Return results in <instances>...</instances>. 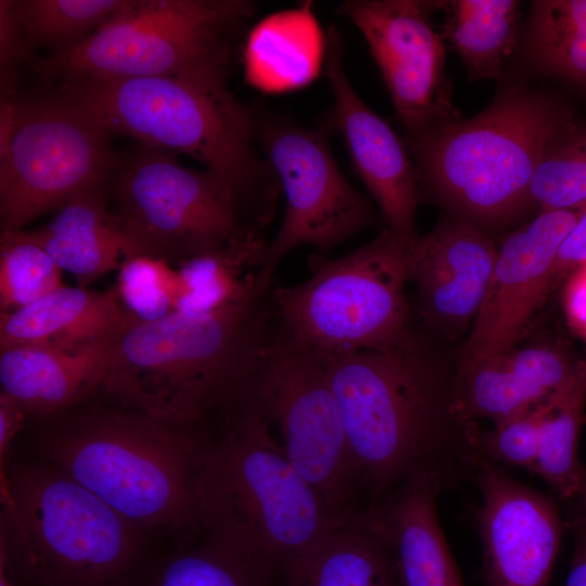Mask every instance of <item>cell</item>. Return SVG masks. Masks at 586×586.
<instances>
[{"instance_id": "obj_1", "label": "cell", "mask_w": 586, "mask_h": 586, "mask_svg": "<svg viewBox=\"0 0 586 586\" xmlns=\"http://www.w3.org/2000/svg\"><path fill=\"white\" fill-rule=\"evenodd\" d=\"M321 356L368 507L416 474L445 487L475 476L482 458L472 423L455 412V377L413 335L390 349Z\"/></svg>"}, {"instance_id": "obj_2", "label": "cell", "mask_w": 586, "mask_h": 586, "mask_svg": "<svg viewBox=\"0 0 586 586\" xmlns=\"http://www.w3.org/2000/svg\"><path fill=\"white\" fill-rule=\"evenodd\" d=\"M41 460L139 527L174 537L200 533L195 483L206 442L182 425L125 407H94L39 419Z\"/></svg>"}, {"instance_id": "obj_3", "label": "cell", "mask_w": 586, "mask_h": 586, "mask_svg": "<svg viewBox=\"0 0 586 586\" xmlns=\"http://www.w3.org/2000/svg\"><path fill=\"white\" fill-rule=\"evenodd\" d=\"M272 290L208 313L133 319L112 345L101 391L117 406L182 425L225 407L271 339Z\"/></svg>"}, {"instance_id": "obj_4", "label": "cell", "mask_w": 586, "mask_h": 586, "mask_svg": "<svg viewBox=\"0 0 586 586\" xmlns=\"http://www.w3.org/2000/svg\"><path fill=\"white\" fill-rule=\"evenodd\" d=\"M58 91L85 105L112 133L188 154L225 179L251 219L266 226L281 186L254 148V107L227 85L181 77L79 78Z\"/></svg>"}, {"instance_id": "obj_5", "label": "cell", "mask_w": 586, "mask_h": 586, "mask_svg": "<svg viewBox=\"0 0 586 586\" xmlns=\"http://www.w3.org/2000/svg\"><path fill=\"white\" fill-rule=\"evenodd\" d=\"M220 441L206 442L196 483L204 538L283 571L339 523L253 415L230 408ZM345 523V522H344Z\"/></svg>"}, {"instance_id": "obj_6", "label": "cell", "mask_w": 586, "mask_h": 586, "mask_svg": "<svg viewBox=\"0 0 586 586\" xmlns=\"http://www.w3.org/2000/svg\"><path fill=\"white\" fill-rule=\"evenodd\" d=\"M0 550L20 586H132L142 531L54 466L0 470Z\"/></svg>"}, {"instance_id": "obj_7", "label": "cell", "mask_w": 586, "mask_h": 586, "mask_svg": "<svg viewBox=\"0 0 586 586\" xmlns=\"http://www.w3.org/2000/svg\"><path fill=\"white\" fill-rule=\"evenodd\" d=\"M566 112L545 93L509 88L473 117L408 136L420 193L475 225L511 218L531 203L543 148Z\"/></svg>"}, {"instance_id": "obj_8", "label": "cell", "mask_w": 586, "mask_h": 586, "mask_svg": "<svg viewBox=\"0 0 586 586\" xmlns=\"http://www.w3.org/2000/svg\"><path fill=\"white\" fill-rule=\"evenodd\" d=\"M246 0H127L81 42L27 60L47 79L181 77L227 85Z\"/></svg>"}, {"instance_id": "obj_9", "label": "cell", "mask_w": 586, "mask_h": 586, "mask_svg": "<svg viewBox=\"0 0 586 586\" xmlns=\"http://www.w3.org/2000/svg\"><path fill=\"white\" fill-rule=\"evenodd\" d=\"M409 244L384 229L345 256L311 254L305 282L272 290L280 331L323 356L390 349L407 342L412 335L405 297Z\"/></svg>"}, {"instance_id": "obj_10", "label": "cell", "mask_w": 586, "mask_h": 586, "mask_svg": "<svg viewBox=\"0 0 586 586\" xmlns=\"http://www.w3.org/2000/svg\"><path fill=\"white\" fill-rule=\"evenodd\" d=\"M227 406L259 420L339 523L359 513L354 497L361 485L321 355L277 328Z\"/></svg>"}, {"instance_id": "obj_11", "label": "cell", "mask_w": 586, "mask_h": 586, "mask_svg": "<svg viewBox=\"0 0 586 586\" xmlns=\"http://www.w3.org/2000/svg\"><path fill=\"white\" fill-rule=\"evenodd\" d=\"M106 190L126 258L179 264L262 232L225 179L186 168L161 148L140 143L117 157Z\"/></svg>"}, {"instance_id": "obj_12", "label": "cell", "mask_w": 586, "mask_h": 586, "mask_svg": "<svg viewBox=\"0 0 586 586\" xmlns=\"http://www.w3.org/2000/svg\"><path fill=\"white\" fill-rule=\"evenodd\" d=\"M110 137L85 105L58 90L16 99L0 153L1 232L23 230L78 193L106 186L117 158Z\"/></svg>"}, {"instance_id": "obj_13", "label": "cell", "mask_w": 586, "mask_h": 586, "mask_svg": "<svg viewBox=\"0 0 586 586\" xmlns=\"http://www.w3.org/2000/svg\"><path fill=\"white\" fill-rule=\"evenodd\" d=\"M255 137L285 195V215L267 242L260 279L272 284L279 263L295 247L311 245L326 254L378 216L369 201L342 176L324 136L254 107Z\"/></svg>"}, {"instance_id": "obj_14", "label": "cell", "mask_w": 586, "mask_h": 586, "mask_svg": "<svg viewBox=\"0 0 586 586\" xmlns=\"http://www.w3.org/2000/svg\"><path fill=\"white\" fill-rule=\"evenodd\" d=\"M440 9L423 0H347L336 9L365 37L408 136L461 117L431 20Z\"/></svg>"}, {"instance_id": "obj_15", "label": "cell", "mask_w": 586, "mask_h": 586, "mask_svg": "<svg viewBox=\"0 0 586 586\" xmlns=\"http://www.w3.org/2000/svg\"><path fill=\"white\" fill-rule=\"evenodd\" d=\"M586 207L540 212L498 249L483 303L471 326L460 365L517 346L528 322L555 289L557 251Z\"/></svg>"}, {"instance_id": "obj_16", "label": "cell", "mask_w": 586, "mask_h": 586, "mask_svg": "<svg viewBox=\"0 0 586 586\" xmlns=\"http://www.w3.org/2000/svg\"><path fill=\"white\" fill-rule=\"evenodd\" d=\"M476 524L488 586H547L562 524L552 500L482 459Z\"/></svg>"}, {"instance_id": "obj_17", "label": "cell", "mask_w": 586, "mask_h": 586, "mask_svg": "<svg viewBox=\"0 0 586 586\" xmlns=\"http://www.w3.org/2000/svg\"><path fill=\"white\" fill-rule=\"evenodd\" d=\"M323 64L334 104L331 123L343 136L352 162L381 209L391 232L416 240L421 196L418 173L406 145L392 127L358 97L343 65V39L335 25L326 35Z\"/></svg>"}, {"instance_id": "obj_18", "label": "cell", "mask_w": 586, "mask_h": 586, "mask_svg": "<svg viewBox=\"0 0 586 586\" xmlns=\"http://www.w3.org/2000/svg\"><path fill=\"white\" fill-rule=\"evenodd\" d=\"M497 254L491 238L463 218H444L410 242V281L418 290L422 319L450 337L471 327Z\"/></svg>"}, {"instance_id": "obj_19", "label": "cell", "mask_w": 586, "mask_h": 586, "mask_svg": "<svg viewBox=\"0 0 586 586\" xmlns=\"http://www.w3.org/2000/svg\"><path fill=\"white\" fill-rule=\"evenodd\" d=\"M445 488L434 474H416L361 511L388 549L400 586H463L437 518Z\"/></svg>"}, {"instance_id": "obj_20", "label": "cell", "mask_w": 586, "mask_h": 586, "mask_svg": "<svg viewBox=\"0 0 586 586\" xmlns=\"http://www.w3.org/2000/svg\"><path fill=\"white\" fill-rule=\"evenodd\" d=\"M577 361L558 346L534 344L459 365L455 412L466 424L479 418L498 423L546 399L568 380Z\"/></svg>"}, {"instance_id": "obj_21", "label": "cell", "mask_w": 586, "mask_h": 586, "mask_svg": "<svg viewBox=\"0 0 586 586\" xmlns=\"http://www.w3.org/2000/svg\"><path fill=\"white\" fill-rule=\"evenodd\" d=\"M133 319L116 285L104 292L62 285L27 306L0 311V351L87 352L112 345Z\"/></svg>"}, {"instance_id": "obj_22", "label": "cell", "mask_w": 586, "mask_h": 586, "mask_svg": "<svg viewBox=\"0 0 586 586\" xmlns=\"http://www.w3.org/2000/svg\"><path fill=\"white\" fill-rule=\"evenodd\" d=\"M112 345L81 353L39 347L2 349L1 392L38 420L72 411L101 390Z\"/></svg>"}, {"instance_id": "obj_23", "label": "cell", "mask_w": 586, "mask_h": 586, "mask_svg": "<svg viewBox=\"0 0 586 586\" xmlns=\"http://www.w3.org/2000/svg\"><path fill=\"white\" fill-rule=\"evenodd\" d=\"M106 186L78 193L50 222L23 230L62 270L74 275L81 288L118 270L120 257L125 259L127 254L126 241L109 208Z\"/></svg>"}, {"instance_id": "obj_24", "label": "cell", "mask_w": 586, "mask_h": 586, "mask_svg": "<svg viewBox=\"0 0 586 586\" xmlns=\"http://www.w3.org/2000/svg\"><path fill=\"white\" fill-rule=\"evenodd\" d=\"M324 48L310 1L270 14L249 33L243 50L245 79L268 93L300 89L319 74Z\"/></svg>"}, {"instance_id": "obj_25", "label": "cell", "mask_w": 586, "mask_h": 586, "mask_svg": "<svg viewBox=\"0 0 586 586\" xmlns=\"http://www.w3.org/2000/svg\"><path fill=\"white\" fill-rule=\"evenodd\" d=\"M281 575L283 586H400L388 549L360 512L330 530Z\"/></svg>"}, {"instance_id": "obj_26", "label": "cell", "mask_w": 586, "mask_h": 586, "mask_svg": "<svg viewBox=\"0 0 586 586\" xmlns=\"http://www.w3.org/2000/svg\"><path fill=\"white\" fill-rule=\"evenodd\" d=\"M266 243L262 232H249L212 253L177 264L176 310L208 313L269 293L273 284L260 280Z\"/></svg>"}, {"instance_id": "obj_27", "label": "cell", "mask_w": 586, "mask_h": 586, "mask_svg": "<svg viewBox=\"0 0 586 586\" xmlns=\"http://www.w3.org/2000/svg\"><path fill=\"white\" fill-rule=\"evenodd\" d=\"M520 2L441 1L446 13L442 37L461 58L471 79L500 78L514 49Z\"/></svg>"}, {"instance_id": "obj_28", "label": "cell", "mask_w": 586, "mask_h": 586, "mask_svg": "<svg viewBox=\"0 0 586 586\" xmlns=\"http://www.w3.org/2000/svg\"><path fill=\"white\" fill-rule=\"evenodd\" d=\"M543 438L535 473L562 499L578 494L585 469L577 444L586 407V359H578L568 380L547 397Z\"/></svg>"}, {"instance_id": "obj_29", "label": "cell", "mask_w": 586, "mask_h": 586, "mask_svg": "<svg viewBox=\"0 0 586 586\" xmlns=\"http://www.w3.org/2000/svg\"><path fill=\"white\" fill-rule=\"evenodd\" d=\"M126 1H1V15L11 25L23 58L34 46H55V52H59L81 42L119 11Z\"/></svg>"}, {"instance_id": "obj_30", "label": "cell", "mask_w": 586, "mask_h": 586, "mask_svg": "<svg viewBox=\"0 0 586 586\" xmlns=\"http://www.w3.org/2000/svg\"><path fill=\"white\" fill-rule=\"evenodd\" d=\"M526 49L546 74L586 90V0L532 1Z\"/></svg>"}, {"instance_id": "obj_31", "label": "cell", "mask_w": 586, "mask_h": 586, "mask_svg": "<svg viewBox=\"0 0 586 586\" xmlns=\"http://www.w3.org/2000/svg\"><path fill=\"white\" fill-rule=\"evenodd\" d=\"M530 201L540 212L586 207V123L574 119L569 112L543 148Z\"/></svg>"}, {"instance_id": "obj_32", "label": "cell", "mask_w": 586, "mask_h": 586, "mask_svg": "<svg viewBox=\"0 0 586 586\" xmlns=\"http://www.w3.org/2000/svg\"><path fill=\"white\" fill-rule=\"evenodd\" d=\"M275 575L264 564L204 538L162 560L143 586H272Z\"/></svg>"}, {"instance_id": "obj_33", "label": "cell", "mask_w": 586, "mask_h": 586, "mask_svg": "<svg viewBox=\"0 0 586 586\" xmlns=\"http://www.w3.org/2000/svg\"><path fill=\"white\" fill-rule=\"evenodd\" d=\"M61 273L62 269L23 230L1 232V311L27 306L64 285Z\"/></svg>"}, {"instance_id": "obj_34", "label": "cell", "mask_w": 586, "mask_h": 586, "mask_svg": "<svg viewBox=\"0 0 586 586\" xmlns=\"http://www.w3.org/2000/svg\"><path fill=\"white\" fill-rule=\"evenodd\" d=\"M547 398L483 431L470 426V440L481 456L494 463H506L535 471L542 445Z\"/></svg>"}, {"instance_id": "obj_35", "label": "cell", "mask_w": 586, "mask_h": 586, "mask_svg": "<svg viewBox=\"0 0 586 586\" xmlns=\"http://www.w3.org/2000/svg\"><path fill=\"white\" fill-rule=\"evenodd\" d=\"M116 288L126 309L139 321H154L176 310L180 293L177 271L166 262L148 257L125 258Z\"/></svg>"}, {"instance_id": "obj_36", "label": "cell", "mask_w": 586, "mask_h": 586, "mask_svg": "<svg viewBox=\"0 0 586 586\" xmlns=\"http://www.w3.org/2000/svg\"><path fill=\"white\" fill-rule=\"evenodd\" d=\"M586 264V211L561 242L553 262V286L569 272Z\"/></svg>"}, {"instance_id": "obj_37", "label": "cell", "mask_w": 586, "mask_h": 586, "mask_svg": "<svg viewBox=\"0 0 586 586\" xmlns=\"http://www.w3.org/2000/svg\"><path fill=\"white\" fill-rule=\"evenodd\" d=\"M564 309L573 330L586 337V264L576 268L569 278Z\"/></svg>"}, {"instance_id": "obj_38", "label": "cell", "mask_w": 586, "mask_h": 586, "mask_svg": "<svg viewBox=\"0 0 586 586\" xmlns=\"http://www.w3.org/2000/svg\"><path fill=\"white\" fill-rule=\"evenodd\" d=\"M28 417L7 394L0 392V470L7 466V454Z\"/></svg>"}, {"instance_id": "obj_39", "label": "cell", "mask_w": 586, "mask_h": 586, "mask_svg": "<svg viewBox=\"0 0 586 586\" xmlns=\"http://www.w3.org/2000/svg\"><path fill=\"white\" fill-rule=\"evenodd\" d=\"M565 586H586V523L574 527V547Z\"/></svg>"}, {"instance_id": "obj_40", "label": "cell", "mask_w": 586, "mask_h": 586, "mask_svg": "<svg viewBox=\"0 0 586 586\" xmlns=\"http://www.w3.org/2000/svg\"><path fill=\"white\" fill-rule=\"evenodd\" d=\"M0 586H20L11 574L4 553L0 550Z\"/></svg>"}, {"instance_id": "obj_41", "label": "cell", "mask_w": 586, "mask_h": 586, "mask_svg": "<svg viewBox=\"0 0 586 586\" xmlns=\"http://www.w3.org/2000/svg\"><path fill=\"white\" fill-rule=\"evenodd\" d=\"M578 494L581 496L584 512H585V518H584L583 521L586 523V470H585V473H584V476H583V481H582Z\"/></svg>"}]
</instances>
